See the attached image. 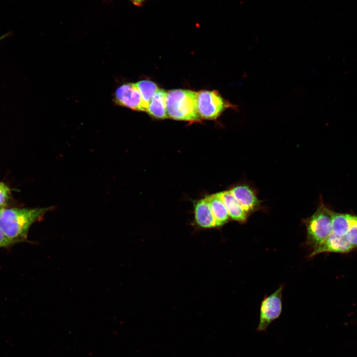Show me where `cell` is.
Listing matches in <instances>:
<instances>
[{
    "label": "cell",
    "instance_id": "obj_1",
    "mask_svg": "<svg viewBox=\"0 0 357 357\" xmlns=\"http://www.w3.org/2000/svg\"><path fill=\"white\" fill-rule=\"evenodd\" d=\"M53 206L35 208H1L0 229L12 242L25 239L31 226L43 219Z\"/></svg>",
    "mask_w": 357,
    "mask_h": 357
},
{
    "label": "cell",
    "instance_id": "obj_2",
    "mask_svg": "<svg viewBox=\"0 0 357 357\" xmlns=\"http://www.w3.org/2000/svg\"><path fill=\"white\" fill-rule=\"evenodd\" d=\"M166 110L168 118L176 120L198 121L197 92L189 90L175 89L166 96Z\"/></svg>",
    "mask_w": 357,
    "mask_h": 357
},
{
    "label": "cell",
    "instance_id": "obj_3",
    "mask_svg": "<svg viewBox=\"0 0 357 357\" xmlns=\"http://www.w3.org/2000/svg\"><path fill=\"white\" fill-rule=\"evenodd\" d=\"M333 212L321 201L315 212L303 220L307 232L305 244L312 249L323 242L332 232L331 220Z\"/></svg>",
    "mask_w": 357,
    "mask_h": 357
},
{
    "label": "cell",
    "instance_id": "obj_4",
    "mask_svg": "<svg viewBox=\"0 0 357 357\" xmlns=\"http://www.w3.org/2000/svg\"><path fill=\"white\" fill-rule=\"evenodd\" d=\"M197 105L200 118L206 119H215L227 108H237L227 102L216 91L197 92Z\"/></svg>",
    "mask_w": 357,
    "mask_h": 357
},
{
    "label": "cell",
    "instance_id": "obj_5",
    "mask_svg": "<svg viewBox=\"0 0 357 357\" xmlns=\"http://www.w3.org/2000/svg\"><path fill=\"white\" fill-rule=\"evenodd\" d=\"M281 286L269 296H266L260 307L259 321L257 328L258 332L266 331L269 325L278 319L282 311V292Z\"/></svg>",
    "mask_w": 357,
    "mask_h": 357
},
{
    "label": "cell",
    "instance_id": "obj_6",
    "mask_svg": "<svg viewBox=\"0 0 357 357\" xmlns=\"http://www.w3.org/2000/svg\"><path fill=\"white\" fill-rule=\"evenodd\" d=\"M115 101L119 105L130 109L146 111L138 89L134 83H125L115 91Z\"/></svg>",
    "mask_w": 357,
    "mask_h": 357
},
{
    "label": "cell",
    "instance_id": "obj_7",
    "mask_svg": "<svg viewBox=\"0 0 357 357\" xmlns=\"http://www.w3.org/2000/svg\"><path fill=\"white\" fill-rule=\"evenodd\" d=\"M354 249L345 236H339L332 232L323 242L312 249L308 257L312 258L324 252L347 253Z\"/></svg>",
    "mask_w": 357,
    "mask_h": 357
},
{
    "label": "cell",
    "instance_id": "obj_8",
    "mask_svg": "<svg viewBox=\"0 0 357 357\" xmlns=\"http://www.w3.org/2000/svg\"><path fill=\"white\" fill-rule=\"evenodd\" d=\"M230 191L248 215L260 207V201L249 186L243 184L237 185Z\"/></svg>",
    "mask_w": 357,
    "mask_h": 357
},
{
    "label": "cell",
    "instance_id": "obj_9",
    "mask_svg": "<svg viewBox=\"0 0 357 357\" xmlns=\"http://www.w3.org/2000/svg\"><path fill=\"white\" fill-rule=\"evenodd\" d=\"M194 216L196 224L200 227L211 228L216 227L207 196L195 203Z\"/></svg>",
    "mask_w": 357,
    "mask_h": 357
},
{
    "label": "cell",
    "instance_id": "obj_10",
    "mask_svg": "<svg viewBox=\"0 0 357 357\" xmlns=\"http://www.w3.org/2000/svg\"><path fill=\"white\" fill-rule=\"evenodd\" d=\"M222 199L231 219L238 222L245 223L248 215L234 197L230 190L220 192Z\"/></svg>",
    "mask_w": 357,
    "mask_h": 357
},
{
    "label": "cell",
    "instance_id": "obj_11",
    "mask_svg": "<svg viewBox=\"0 0 357 357\" xmlns=\"http://www.w3.org/2000/svg\"><path fill=\"white\" fill-rule=\"evenodd\" d=\"M207 197L216 221V227L224 225L228 222L230 218L220 192L207 196Z\"/></svg>",
    "mask_w": 357,
    "mask_h": 357
},
{
    "label": "cell",
    "instance_id": "obj_12",
    "mask_svg": "<svg viewBox=\"0 0 357 357\" xmlns=\"http://www.w3.org/2000/svg\"><path fill=\"white\" fill-rule=\"evenodd\" d=\"M167 92L158 89L147 108L148 114L159 119L168 118L166 110Z\"/></svg>",
    "mask_w": 357,
    "mask_h": 357
},
{
    "label": "cell",
    "instance_id": "obj_13",
    "mask_svg": "<svg viewBox=\"0 0 357 357\" xmlns=\"http://www.w3.org/2000/svg\"><path fill=\"white\" fill-rule=\"evenodd\" d=\"M352 215L333 212L331 220L332 233L345 236L351 225Z\"/></svg>",
    "mask_w": 357,
    "mask_h": 357
},
{
    "label": "cell",
    "instance_id": "obj_14",
    "mask_svg": "<svg viewBox=\"0 0 357 357\" xmlns=\"http://www.w3.org/2000/svg\"><path fill=\"white\" fill-rule=\"evenodd\" d=\"M140 93L144 106L146 110L158 88L153 82L144 80L135 83Z\"/></svg>",
    "mask_w": 357,
    "mask_h": 357
},
{
    "label": "cell",
    "instance_id": "obj_15",
    "mask_svg": "<svg viewBox=\"0 0 357 357\" xmlns=\"http://www.w3.org/2000/svg\"><path fill=\"white\" fill-rule=\"evenodd\" d=\"M345 237L354 248L357 247V216L352 215L351 225Z\"/></svg>",
    "mask_w": 357,
    "mask_h": 357
},
{
    "label": "cell",
    "instance_id": "obj_16",
    "mask_svg": "<svg viewBox=\"0 0 357 357\" xmlns=\"http://www.w3.org/2000/svg\"><path fill=\"white\" fill-rule=\"evenodd\" d=\"M11 196L9 188L2 182H0V208L5 206Z\"/></svg>",
    "mask_w": 357,
    "mask_h": 357
},
{
    "label": "cell",
    "instance_id": "obj_17",
    "mask_svg": "<svg viewBox=\"0 0 357 357\" xmlns=\"http://www.w3.org/2000/svg\"><path fill=\"white\" fill-rule=\"evenodd\" d=\"M13 243L0 229V247L7 246Z\"/></svg>",
    "mask_w": 357,
    "mask_h": 357
},
{
    "label": "cell",
    "instance_id": "obj_18",
    "mask_svg": "<svg viewBox=\"0 0 357 357\" xmlns=\"http://www.w3.org/2000/svg\"><path fill=\"white\" fill-rule=\"evenodd\" d=\"M133 4L140 6L146 0H129Z\"/></svg>",
    "mask_w": 357,
    "mask_h": 357
},
{
    "label": "cell",
    "instance_id": "obj_19",
    "mask_svg": "<svg viewBox=\"0 0 357 357\" xmlns=\"http://www.w3.org/2000/svg\"><path fill=\"white\" fill-rule=\"evenodd\" d=\"M11 35V32H10L6 33L5 34L1 35L0 37V41L6 38V37L10 36Z\"/></svg>",
    "mask_w": 357,
    "mask_h": 357
},
{
    "label": "cell",
    "instance_id": "obj_20",
    "mask_svg": "<svg viewBox=\"0 0 357 357\" xmlns=\"http://www.w3.org/2000/svg\"><path fill=\"white\" fill-rule=\"evenodd\" d=\"M1 209H0V211H1Z\"/></svg>",
    "mask_w": 357,
    "mask_h": 357
}]
</instances>
